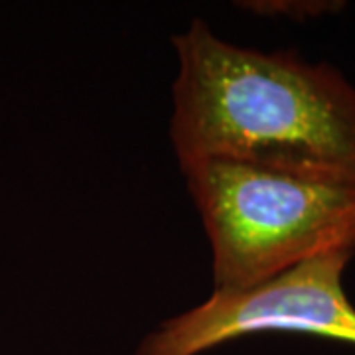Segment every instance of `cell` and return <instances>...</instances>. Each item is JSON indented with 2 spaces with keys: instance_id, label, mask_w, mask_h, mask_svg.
Instances as JSON below:
<instances>
[{
  "instance_id": "cell-1",
  "label": "cell",
  "mask_w": 355,
  "mask_h": 355,
  "mask_svg": "<svg viewBox=\"0 0 355 355\" xmlns=\"http://www.w3.org/2000/svg\"><path fill=\"white\" fill-rule=\"evenodd\" d=\"M170 139L180 168L227 160L355 170V87L326 64L221 40L198 18L172 38Z\"/></svg>"
},
{
  "instance_id": "cell-2",
  "label": "cell",
  "mask_w": 355,
  "mask_h": 355,
  "mask_svg": "<svg viewBox=\"0 0 355 355\" xmlns=\"http://www.w3.org/2000/svg\"><path fill=\"white\" fill-rule=\"evenodd\" d=\"M180 170L209 239L216 292L253 288L320 254L355 253V170L227 160Z\"/></svg>"
},
{
  "instance_id": "cell-3",
  "label": "cell",
  "mask_w": 355,
  "mask_h": 355,
  "mask_svg": "<svg viewBox=\"0 0 355 355\" xmlns=\"http://www.w3.org/2000/svg\"><path fill=\"white\" fill-rule=\"evenodd\" d=\"M352 257L354 251H334L247 291H214L205 302L150 331L137 355H202L266 331L355 345V306L343 288V270Z\"/></svg>"
},
{
  "instance_id": "cell-4",
  "label": "cell",
  "mask_w": 355,
  "mask_h": 355,
  "mask_svg": "<svg viewBox=\"0 0 355 355\" xmlns=\"http://www.w3.org/2000/svg\"><path fill=\"white\" fill-rule=\"evenodd\" d=\"M243 10L263 16H314L328 10L326 2H275V0H247V2H237Z\"/></svg>"
}]
</instances>
